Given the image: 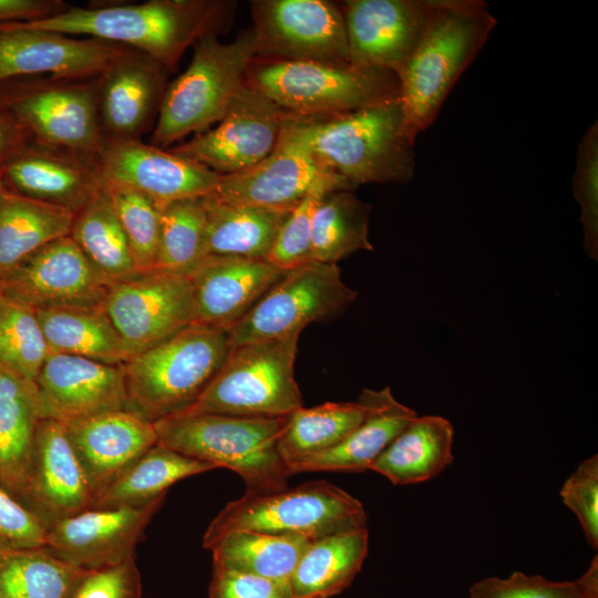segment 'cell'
Returning <instances> with one entry per match:
<instances>
[{
    "instance_id": "6da1fadb",
    "label": "cell",
    "mask_w": 598,
    "mask_h": 598,
    "mask_svg": "<svg viewBox=\"0 0 598 598\" xmlns=\"http://www.w3.org/2000/svg\"><path fill=\"white\" fill-rule=\"evenodd\" d=\"M233 4L216 0H151L100 8L68 7L45 19L12 23L117 43L173 70L188 47L208 33L217 34L231 14Z\"/></svg>"
},
{
    "instance_id": "7a4b0ae2",
    "label": "cell",
    "mask_w": 598,
    "mask_h": 598,
    "mask_svg": "<svg viewBox=\"0 0 598 598\" xmlns=\"http://www.w3.org/2000/svg\"><path fill=\"white\" fill-rule=\"evenodd\" d=\"M496 24L482 0L436 1L424 33L398 74L403 128L413 143L435 121Z\"/></svg>"
},
{
    "instance_id": "3957f363",
    "label": "cell",
    "mask_w": 598,
    "mask_h": 598,
    "mask_svg": "<svg viewBox=\"0 0 598 598\" xmlns=\"http://www.w3.org/2000/svg\"><path fill=\"white\" fill-rule=\"evenodd\" d=\"M299 118L319 165L350 189L368 183L408 184L414 177V143L404 133L399 101Z\"/></svg>"
},
{
    "instance_id": "277c9868",
    "label": "cell",
    "mask_w": 598,
    "mask_h": 598,
    "mask_svg": "<svg viewBox=\"0 0 598 598\" xmlns=\"http://www.w3.org/2000/svg\"><path fill=\"white\" fill-rule=\"evenodd\" d=\"M287 417L181 413L153 424L158 444L235 472L246 493L269 494L287 488L292 475L279 448Z\"/></svg>"
},
{
    "instance_id": "5b68a950",
    "label": "cell",
    "mask_w": 598,
    "mask_h": 598,
    "mask_svg": "<svg viewBox=\"0 0 598 598\" xmlns=\"http://www.w3.org/2000/svg\"><path fill=\"white\" fill-rule=\"evenodd\" d=\"M229 331L192 323L123 363L126 409L150 422L189 409L230 351Z\"/></svg>"
},
{
    "instance_id": "8992f818",
    "label": "cell",
    "mask_w": 598,
    "mask_h": 598,
    "mask_svg": "<svg viewBox=\"0 0 598 598\" xmlns=\"http://www.w3.org/2000/svg\"><path fill=\"white\" fill-rule=\"evenodd\" d=\"M245 82L299 116H327L400 99L399 75L390 70L255 56Z\"/></svg>"
},
{
    "instance_id": "52a82bcc",
    "label": "cell",
    "mask_w": 598,
    "mask_h": 598,
    "mask_svg": "<svg viewBox=\"0 0 598 598\" xmlns=\"http://www.w3.org/2000/svg\"><path fill=\"white\" fill-rule=\"evenodd\" d=\"M255 56L251 28L230 43L220 42L216 33L197 40L187 69L166 86L152 145L165 148L218 123L245 84Z\"/></svg>"
},
{
    "instance_id": "ba28073f",
    "label": "cell",
    "mask_w": 598,
    "mask_h": 598,
    "mask_svg": "<svg viewBox=\"0 0 598 598\" xmlns=\"http://www.w3.org/2000/svg\"><path fill=\"white\" fill-rule=\"evenodd\" d=\"M363 504L327 481H312L269 494L245 493L213 518L204 536L209 547L233 530L297 535L317 540L367 527Z\"/></svg>"
},
{
    "instance_id": "9c48e42d",
    "label": "cell",
    "mask_w": 598,
    "mask_h": 598,
    "mask_svg": "<svg viewBox=\"0 0 598 598\" xmlns=\"http://www.w3.org/2000/svg\"><path fill=\"white\" fill-rule=\"evenodd\" d=\"M299 333L230 349L196 402L183 413L283 417L302 406L295 379Z\"/></svg>"
},
{
    "instance_id": "30bf717a",
    "label": "cell",
    "mask_w": 598,
    "mask_h": 598,
    "mask_svg": "<svg viewBox=\"0 0 598 598\" xmlns=\"http://www.w3.org/2000/svg\"><path fill=\"white\" fill-rule=\"evenodd\" d=\"M355 298L337 264L308 262L288 271L229 330L230 347L300 334L311 322L340 315Z\"/></svg>"
},
{
    "instance_id": "8fae6325",
    "label": "cell",
    "mask_w": 598,
    "mask_h": 598,
    "mask_svg": "<svg viewBox=\"0 0 598 598\" xmlns=\"http://www.w3.org/2000/svg\"><path fill=\"white\" fill-rule=\"evenodd\" d=\"M30 140L52 148L93 157L101 150L103 134L96 78L51 79L18 86L0 99Z\"/></svg>"
},
{
    "instance_id": "7c38bea8",
    "label": "cell",
    "mask_w": 598,
    "mask_h": 598,
    "mask_svg": "<svg viewBox=\"0 0 598 598\" xmlns=\"http://www.w3.org/2000/svg\"><path fill=\"white\" fill-rule=\"evenodd\" d=\"M256 56L350 64L343 12L326 0L251 1Z\"/></svg>"
},
{
    "instance_id": "4fadbf2b",
    "label": "cell",
    "mask_w": 598,
    "mask_h": 598,
    "mask_svg": "<svg viewBox=\"0 0 598 598\" xmlns=\"http://www.w3.org/2000/svg\"><path fill=\"white\" fill-rule=\"evenodd\" d=\"M103 309L127 360L194 323L188 277L156 270L110 286Z\"/></svg>"
},
{
    "instance_id": "5bb4252c",
    "label": "cell",
    "mask_w": 598,
    "mask_h": 598,
    "mask_svg": "<svg viewBox=\"0 0 598 598\" xmlns=\"http://www.w3.org/2000/svg\"><path fill=\"white\" fill-rule=\"evenodd\" d=\"M0 278L3 296L33 310L101 307L109 289L70 235L42 246Z\"/></svg>"
},
{
    "instance_id": "9a60e30c",
    "label": "cell",
    "mask_w": 598,
    "mask_h": 598,
    "mask_svg": "<svg viewBox=\"0 0 598 598\" xmlns=\"http://www.w3.org/2000/svg\"><path fill=\"white\" fill-rule=\"evenodd\" d=\"M285 111L246 82L214 128L171 148L220 175L248 168L275 147Z\"/></svg>"
},
{
    "instance_id": "2e32d148",
    "label": "cell",
    "mask_w": 598,
    "mask_h": 598,
    "mask_svg": "<svg viewBox=\"0 0 598 598\" xmlns=\"http://www.w3.org/2000/svg\"><path fill=\"white\" fill-rule=\"evenodd\" d=\"M324 172L305 138L299 116L285 112L274 150L248 168L220 175L210 194L227 203L290 212Z\"/></svg>"
},
{
    "instance_id": "e0dca14e",
    "label": "cell",
    "mask_w": 598,
    "mask_h": 598,
    "mask_svg": "<svg viewBox=\"0 0 598 598\" xmlns=\"http://www.w3.org/2000/svg\"><path fill=\"white\" fill-rule=\"evenodd\" d=\"M95 163L102 183L133 188L158 207L210 194L220 177V174L169 150L135 138L105 137Z\"/></svg>"
},
{
    "instance_id": "ac0fdd59",
    "label": "cell",
    "mask_w": 598,
    "mask_h": 598,
    "mask_svg": "<svg viewBox=\"0 0 598 598\" xmlns=\"http://www.w3.org/2000/svg\"><path fill=\"white\" fill-rule=\"evenodd\" d=\"M436 1H344L341 9L350 64L399 74L424 33Z\"/></svg>"
},
{
    "instance_id": "d6986e66",
    "label": "cell",
    "mask_w": 598,
    "mask_h": 598,
    "mask_svg": "<svg viewBox=\"0 0 598 598\" xmlns=\"http://www.w3.org/2000/svg\"><path fill=\"white\" fill-rule=\"evenodd\" d=\"M128 49L95 38H76L14 23L0 25V84L24 75L58 80L97 78Z\"/></svg>"
},
{
    "instance_id": "ffe728a7",
    "label": "cell",
    "mask_w": 598,
    "mask_h": 598,
    "mask_svg": "<svg viewBox=\"0 0 598 598\" xmlns=\"http://www.w3.org/2000/svg\"><path fill=\"white\" fill-rule=\"evenodd\" d=\"M164 501L140 507L87 508L47 527L45 546L83 570L113 566L135 556V547Z\"/></svg>"
},
{
    "instance_id": "44dd1931",
    "label": "cell",
    "mask_w": 598,
    "mask_h": 598,
    "mask_svg": "<svg viewBox=\"0 0 598 598\" xmlns=\"http://www.w3.org/2000/svg\"><path fill=\"white\" fill-rule=\"evenodd\" d=\"M35 385L43 419L64 425L127 405L123 364L51 352Z\"/></svg>"
},
{
    "instance_id": "7402d4cb",
    "label": "cell",
    "mask_w": 598,
    "mask_h": 598,
    "mask_svg": "<svg viewBox=\"0 0 598 598\" xmlns=\"http://www.w3.org/2000/svg\"><path fill=\"white\" fill-rule=\"evenodd\" d=\"M287 272L267 259L205 256L187 275L194 323L229 331Z\"/></svg>"
},
{
    "instance_id": "603a6c76",
    "label": "cell",
    "mask_w": 598,
    "mask_h": 598,
    "mask_svg": "<svg viewBox=\"0 0 598 598\" xmlns=\"http://www.w3.org/2000/svg\"><path fill=\"white\" fill-rule=\"evenodd\" d=\"M0 171L7 188L78 214L102 188L95 158L28 140Z\"/></svg>"
},
{
    "instance_id": "cb8c5ba5",
    "label": "cell",
    "mask_w": 598,
    "mask_h": 598,
    "mask_svg": "<svg viewBox=\"0 0 598 598\" xmlns=\"http://www.w3.org/2000/svg\"><path fill=\"white\" fill-rule=\"evenodd\" d=\"M166 71L152 58L128 49L97 78V109L105 137L135 138L147 128L166 90Z\"/></svg>"
},
{
    "instance_id": "d4e9b609",
    "label": "cell",
    "mask_w": 598,
    "mask_h": 598,
    "mask_svg": "<svg viewBox=\"0 0 598 598\" xmlns=\"http://www.w3.org/2000/svg\"><path fill=\"white\" fill-rule=\"evenodd\" d=\"M93 499L82 465L73 450L65 425L42 419L24 506L47 527L87 509Z\"/></svg>"
},
{
    "instance_id": "484cf974",
    "label": "cell",
    "mask_w": 598,
    "mask_h": 598,
    "mask_svg": "<svg viewBox=\"0 0 598 598\" xmlns=\"http://www.w3.org/2000/svg\"><path fill=\"white\" fill-rule=\"evenodd\" d=\"M65 429L93 496L157 443L153 422L127 409L80 420Z\"/></svg>"
},
{
    "instance_id": "4316f807",
    "label": "cell",
    "mask_w": 598,
    "mask_h": 598,
    "mask_svg": "<svg viewBox=\"0 0 598 598\" xmlns=\"http://www.w3.org/2000/svg\"><path fill=\"white\" fill-rule=\"evenodd\" d=\"M42 419L35 382L0 365V487L23 506Z\"/></svg>"
},
{
    "instance_id": "83f0119b",
    "label": "cell",
    "mask_w": 598,
    "mask_h": 598,
    "mask_svg": "<svg viewBox=\"0 0 598 598\" xmlns=\"http://www.w3.org/2000/svg\"><path fill=\"white\" fill-rule=\"evenodd\" d=\"M367 404L362 422L336 447L301 460L290 466L291 474L302 472H364L370 470L388 445L417 416L399 402L389 386L363 389L359 395Z\"/></svg>"
},
{
    "instance_id": "f1b7e54d",
    "label": "cell",
    "mask_w": 598,
    "mask_h": 598,
    "mask_svg": "<svg viewBox=\"0 0 598 598\" xmlns=\"http://www.w3.org/2000/svg\"><path fill=\"white\" fill-rule=\"evenodd\" d=\"M215 468L156 443L99 491L89 508L140 507L164 501L178 481Z\"/></svg>"
},
{
    "instance_id": "f546056e",
    "label": "cell",
    "mask_w": 598,
    "mask_h": 598,
    "mask_svg": "<svg viewBox=\"0 0 598 598\" xmlns=\"http://www.w3.org/2000/svg\"><path fill=\"white\" fill-rule=\"evenodd\" d=\"M454 429L440 415L414 417L374 461L372 471L394 485L426 482L453 461Z\"/></svg>"
},
{
    "instance_id": "4dcf8cb0",
    "label": "cell",
    "mask_w": 598,
    "mask_h": 598,
    "mask_svg": "<svg viewBox=\"0 0 598 598\" xmlns=\"http://www.w3.org/2000/svg\"><path fill=\"white\" fill-rule=\"evenodd\" d=\"M368 549V527L312 542L288 580L292 598H331L340 594L361 570Z\"/></svg>"
},
{
    "instance_id": "1f68e13d",
    "label": "cell",
    "mask_w": 598,
    "mask_h": 598,
    "mask_svg": "<svg viewBox=\"0 0 598 598\" xmlns=\"http://www.w3.org/2000/svg\"><path fill=\"white\" fill-rule=\"evenodd\" d=\"M203 203L207 255L267 259L291 212L227 203L212 194L203 196Z\"/></svg>"
},
{
    "instance_id": "d6a6232c",
    "label": "cell",
    "mask_w": 598,
    "mask_h": 598,
    "mask_svg": "<svg viewBox=\"0 0 598 598\" xmlns=\"http://www.w3.org/2000/svg\"><path fill=\"white\" fill-rule=\"evenodd\" d=\"M74 215L63 208L0 190V277L29 255L58 238L69 236Z\"/></svg>"
},
{
    "instance_id": "836d02e7",
    "label": "cell",
    "mask_w": 598,
    "mask_h": 598,
    "mask_svg": "<svg viewBox=\"0 0 598 598\" xmlns=\"http://www.w3.org/2000/svg\"><path fill=\"white\" fill-rule=\"evenodd\" d=\"M51 352L110 365L127 361L123 342L103 306L34 310Z\"/></svg>"
},
{
    "instance_id": "e575fe53",
    "label": "cell",
    "mask_w": 598,
    "mask_h": 598,
    "mask_svg": "<svg viewBox=\"0 0 598 598\" xmlns=\"http://www.w3.org/2000/svg\"><path fill=\"white\" fill-rule=\"evenodd\" d=\"M70 237L109 287L142 274L103 187L74 215Z\"/></svg>"
},
{
    "instance_id": "d590c367",
    "label": "cell",
    "mask_w": 598,
    "mask_h": 598,
    "mask_svg": "<svg viewBox=\"0 0 598 598\" xmlns=\"http://www.w3.org/2000/svg\"><path fill=\"white\" fill-rule=\"evenodd\" d=\"M312 542L303 536L239 529L223 535L209 550L215 568L289 580Z\"/></svg>"
},
{
    "instance_id": "8d00e7d4",
    "label": "cell",
    "mask_w": 598,
    "mask_h": 598,
    "mask_svg": "<svg viewBox=\"0 0 598 598\" xmlns=\"http://www.w3.org/2000/svg\"><path fill=\"white\" fill-rule=\"evenodd\" d=\"M371 208L350 189H332L324 194L313 216L311 261L337 264L355 251L372 250L369 240Z\"/></svg>"
},
{
    "instance_id": "74e56055",
    "label": "cell",
    "mask_w": 598,
    "mask_h": 598,
    "mask_svg": "<svg viewBox=\"0 0 598 598\" xmlns=\"http://www.w3.org/2000/svg\"><path fill=\"white\" fill-rule=\"evenodd\" d=\"M367 404L327 402L312 408H299L288 415L279 439L280 452L289 468L307 457L340 444L364 419Z\"/></svg>"
},
{
    "instance_id": "f35d334b",
    "label": "cell",
    "mask_w": 598,
    "mask_h": 598,
    "mask_svg": "<svg viewBox=\"0 0 598 598\" xmlns=\"http://www.w3.org/2000/svg\"><path fill=\"white\" fill-rule=\"evenodd\" d=\"M83 571L47 546L4 548L0 555V597L70 598Z\"/></svg>"
},
{
    "instance_id": "ab89813d",
    "label": "cell",
    "mask_w": 598,
    "mask_h": 598,
    "mask_svg": "<svg viewBox=\"0 0 598 598\" xmlns=\"http://www.w3.org/2000/svg\"><path fill=\"white\" fill-rule=\"evenodd\" d=\"M206 226L203 196L178 199L161 207L155 270L187 276L207 256Z\"/></svg>"
},
{
    "instance_id": "60d3db41",
    "label": "cell",
    "mask_w": 598,
    "mask_h": 598,
    "mask_svg": "<svg viewBox=\"0 0 598 598\" xmlns=\"http://www.w3.org/2000/svg\"><path fill=\"white\" fill-rule=\"evenodd\" d=\"M51 353L33 309L2 296L0 300V365L35 382Z\"/></svg>"
},
{
    "instance_id": "b9f144b4",
    "label": "cell",
    "mask_w": 598,
    "mask_h": 598,
    "mask_svg": "<svg viewBox=\"0 0 598 598\" xmlns=\"http://www.w3.org/2000/svg\"><path fill=\"white\" fill-rule=\"evenodd\" d=\"M141 272L154 271L159 240L161 207L142 193L114 183H102Z\"/></svg>"
},
{
    "instance_id": "7bdbcfd3",
    "label": "cell",
    "mask_w": 598,
    "mask_h": 598,
    "mask_svg": "<svg viewBox=\"0 0 598 598\" xmlns=\"http://www.w3.org/2000/svg\"><path fill=\"white\" fill-rule=\"evenodd\" d=\"M468 598H598V557L578 578L555 581L514 571L506 578H482L471 585Z\"/></svg>"
},
{
    "instance_id": "ee69618b",
    "label": "cell",
    "mask_w": 598,
    "mask_h": 598,
    "mask_svg": "<svg viewBox=\"0 0 598 598\" xmlns=\"http://www.w3.org/2000/svg\"><path fill=\"white\" fill-rule=\"evenodd\" d=\"M332 189L350 188L337 175L324 172L287 216L268 255L269 262L288 271L311 262L315 212L323 195Z\"/></svg>"
},
{
    "instance_id": "f6af8a7d",
    "label": "cell",
    "mask_w": 598,
    "mask_h": 598,
    "mask_svg": "<svg viewBox=\"0 0 598 598\" xmlns=\"http://www.w3.org/2000/svg\"><path fill=\"white\" fill-rule=\"evenodd\" d=\"M573 193L580 206L586 252L598 258V122L595 121L577 146Z\"/></svg>"
},
{
    "instance_id": "bcb514c9",
    "label": "cell",
    "mask_w": 598,
    "mask_h": 598,
    "mask_svg": "<svg viewBox=\"0 0 598 598\" xmlns=\"http://www.w3.org/2000/svg\"><path fill=\"white\" fill-rule=\"evenodd\" d=\"M560 498L578 518L588 545L598 548V455L582 460L565 480Z\"/></svg>"
},
{
    "instance_id": "7dc6e473",
    "label": "cell",
    "mask_w": 598,
    "mask_h": 598,
    "mask_svg": "<svg viewBox=\"0 0 598 598\" xmlns=\"http://www.w3.org/2000/svg\"><path fill=\"white\" fill-rule=\"evenodd\" d=\"M70 598H142L135 556L93 570H84Z\"/></svg>"
},
{
    "instance_id": "c3c4849f",
    "label": "cell",
    "mask_w": 598,
    "mask_h": 598,
    "mask_svg": "<svg viewBox=\"0 0 598 598\" xmlns=\"http://www.w3.org/2000/svg\"><path fill=\"white\" fill-rule=\"evenodd\" d=\"M45 544L47 525L0 487V546L12 549Z\"/></svg>"
},
{
    "instance_id": "681fc988",
    "label": "cell",
    "mask_w": 598,
    "mask_h": 598,
    "mask_svg": "<svg viewBox=\"0 0 598 598\" xmlns=\"http://www.w3.org/2000/svg\"><path fill=\"white\" fill-rule=\"evenodd\" d=\"M209 598H292L288 580L213 567Z\"/></svg>"
},
{
    "instance_id": "f907efd6",
    "label": "cell",
    "mask_w": 598,
    "mask_h": 598,
    "mask_svg": "<svg viewBox=\"0 0 598 598\" xmlns=\"http://www.w3.org/2000/svg\"><path fill=\"white\" fill-rule=\"evenodd\" d=\"M68 7L60 0H0V25L45 19Z\"/></svg>"
},
{
    "instance_id": "816d5d0a",
    "label": "cell",
    "mask_w": 598,
    "mask_h": 598,
    "mask_svg": "<svg viewBox=\"0 0 598 598\" xmlns=\"http://www.w3.org/2000/svg\"><path fill=\"white\" fill-rule=\"evenodd\" d=\"M29 138L18 121L0 105V164Z\"/></svg>"
},
{
    "instance_id": "f5cc1de1",
    "label": "cell",
    "mask_w": 598,
    "mask_h": 598,
    "mask_svg": "<svg viewBox=\"0 0 598 598\" xmlns=\"http://www.w3.org/2000/svg\"><path fill=\"white\" fill-rule=\"evenodd\" d=\"M4 187H6L4 181H3V177H2V174H1V171H0V190H1L2 188H4Z\"/></svg>"
},
{
    "instance_id": "db71d44e",
    "label": "cell",
    "mask_w": 598,
    "mask_h": 598,
    "mask_svg": "<svg viewBox=\"0 0 598 598\" xmlns=\"http://www.w3.org/2000/svg\"><path fill=\"white\" fill-rule=\"evenodd\" d=\"M3 296V289H2V281H1V278H0V300Z\"/></svg>"
},
{
    "instance_id": "11a10c76",
    "label": "cell",
    "mask_w": 598,
    "mask_h": 598,
    "mask_svg": "<svg viewBox=\"0 0 598 598\" xmlns=\"http://www.w3.org/2000/svg\"><path fill=\"white\" fill-rule=\"evenodd\" d=\"M3 549H4V548H2V547L0 546V555H1V553H2Z\"/></svg>"
},
{
    "instance_id": "9f6ffc18",
    "label": "cell",
    "mask_w": 598,
    "mask_h": 598,
    "mask_svg": "<svg viewBox=\"0 0 598 598\" xmlns=\"http://www.w3.org/2000/svg\"><path fill=\"white\" fill-rule=\"evenodd\" d=\"M1 598V597H0Z\"/></svg>"
}]
</instances>
